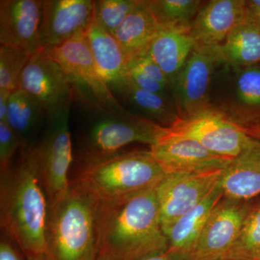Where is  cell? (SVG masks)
<instances>
[{
  "mask_svg": "<svg viewBox=\"0 0 260 260\" xmlns=\"http://www.w3.org/2000/svg\"><path fill=\"white\" fill-rule=\"evenodd\" d=\"M18 88L40 104L47 116L71 107L76 98L74 85L63 67L42 50L30 57Z\"/></svg>",
  "mask_w": 260,
  "mask_h": 260,
  "instance_id": "9c48e42d",
  "label": "cell"
},
{
  "mask_svg": "<svg viewBox=\"0 0 260 260\" xmlns=\"http://www.w3.org/2000/svg\"><path fill=\"white\" fill-rule=\"evenodd\" d=\"M254 200L223 196L214 208L199 239L181 260H220L232 247Z\"/></svg>",
  "mask_w": 260,
  "mask_h": 260,
  "instance_id": "7c38bea8",
  "label": "cell"
},
{
  "mask_svg": "<svg viewBox=\"0 0 260 260\" xmlns=\"http://www.w3.org/2000/svg\"><path fill=\"white\" fill-rule=\"evenodd\" d=\"M167 128L174 134L196 140L210 151L230 158L237 156L251 138L235 121L212 108L179 118Z\"/></svg>",
  "mask_w": 260,
  "mask_h": 260,
  "instance_id": "30bf717a",
  "label": "cell"
},
{
  "mask_svg": "<svg viewBox=\"0 0 260 260\" xmlns=\"http://www.w3.org/2000/svg\"><path fill=\"white\" fill-rule=\"evenodd\" d=\"M93 14L92 0H44L42 49L59 47L86 34Z\"/></svg>",
  "mask_w": 260,
  "mask_h": 260,
  "instance_id": "9a60e30c",
  "label": "cell"
},
{
  "mask_svg": "<svg viewBox=\"0 0 260 260\" xmlns=\"http://www.w3.org/2000/svg\"><path fill=\"white\" fill-rule=\"evenodd\" d=\"M44 0L0 1V44L32 54L42 50Z\"/></svg>",
  "mask_w": 260,
  "mask_h": 260,
  "instance_id": "5bb4252c",
  "label": "cell"
},
{
  "mask_svg": "<svg viewBox=\"0 0 260 260\" xmlns=\"http://www.w3.org/2000/svg\"><path fill=\"white\" fill-rule=\"evenodd\" d=\"M150 150L167 175L223 170L232 159L210 151L196 140L174 134L167 127Z\"/></svg>",
  "mask_w": 260,
  "mask_h": 260,
  "instance_id": "4fadbf2b",
  "label": "cell"
},
{
  "mask_svg": "<svg viewBox=\"0 0 260 260\" xmlns=\"http://www.w3.org/2000/svg\"><path fill=\"white\" fill-rule=\"evenodd\" d=\"M109 87L121 105L124 103L139 113L141 117L164 127H170L179 119L177 109L168 100L167 95L138 88L126 75Z\"/></svg>",
  "mask_w": 260,
  "mask_h": 260,
  "instance_id": "d6986e66",
  "label": "cell"
},
{
  "mask_svg": "<svg viewBox=\"0 0 260 260\" xmlns=\"http://www.w3.org/2000/svg\"><path fill=\"white\" fill-rule=\"evenodd\" d=\"M248 4L252 5L255 8H260V0H252V1H247Z\"/></svg>",
  "mask_w": 260,
  "mask_h": 260,
  "instance_id": "8d00e7d4",
  "label": "cell"
},
{
  "mask_svg": "<svg viewBox=\"0 0 260 260\" xmlns=\"http://www.w3.org/2000/svg\"><path fill=\"white\" fill-rule=\"evenodd\" d=\"M78 161L77 175L72 181L99 201L156 189L167 175L150 149L122 150Z\"/></svg>",
  "mask_w": 260,
  "mask_h": 260,
  "instance_id": "3957f363",
  "label": "cell"
},
{
  "mask_svg": "<svg viewBox=\"0 0 260 260\" xmlns=\"http://www.w3.org/2000/svg\"><path fill=\"white\" fill-rule=\"evenodd\" d=\"M88 104L93 114L80 135L79 160L111 155L134 143L150 147L165 133L167 127L126 109L110 111Z\"/></svg>",
  "mask_w": 260,
  "mask_h": 260,
  "instance_id": "5b68a950",
  "label": "cell"
},
{
  "mask_svg": "<svg viewBox=\"0 0 260 260\" xmlns=\"http://www.w3.org/2000/svg\"><path fill=\"white\" fill-rule=\"evenodd\" d=\"M125 75L129 78L130 81L134 84L135 86L142 89V90H146V91L166 95L167 90L170 88L167 85H162V84L151 79L144 73L133 66H127Z\"/></svg>",
  "mask_w": 260,
  "mask_h": 260,
  "instance_id": "1f68e13d",
  "label": "cell"
},
{
  "mask_svg": "<svg viewBox=\"0 0 260 260\" xmlns=\"http://www.w3.org/2000/svg\"><path fill=\"white\" fill-rule=\"evenodd\" d=\"M140 0H96L94 1L93 20L97 25L114 37L121 23L136 8Z\"/></svg>",
  "mask_w": 260,
  "mask_h": 260,
  "instance_id": "83f0119b",
  "label": "cell"
},
{
  "mask_svg": "<svg viewBox=\"0 0 260 260\" xmlns=\"http://www.w3.org/2000/svg\"><path fill=\"white\" fill-rule=\"evenodd\" d=\"M246 3H247V1H246ZM246 17L256 24L260 28V8H255L247 3Z\"/></svg>",
  "mask_w": 260,
  "mask_h": 260,
  "instance_id": "e575fe53",
  "label": "cell"
},
{
  "mask_svg": "<svg viewBox=\"0 0 260 260\" xmlns=\"http://www.w3.org/2000/svg\"><path fill=\"white\" fill-rule=\"evenodd\" d=\"M0 260H22L13 244L5 238L0 242Z\"/></svg>",
  "mask_w": 260,
  "mask_h": 260,
  "instance_id": "d6a6232c",
  "label": "cell"
},
{
  "mask_svg": "<svg viewBox=\"0 0 260 260\" xmlns=\"http://www.w3.org/2000/svg\"><path fill=\"white\" fill-rule=\"evenodd\" d=\"M250 135L253 138H260V130H251Z\"/></svg>",
  "mask_w": 260,
  "mask_h": 260,
  "instance_id": "74e56055",
  "label": "cell"
},
{
  "mask_svg": "<svg viewBox=\"0 0 260 260\" xmlns=\"http://www.w3.org/2000/svg\"><path fill=\"white\" fill-rule=\"evenodd\" d=\"M245 129L246 131H249V130H260V124L249 126V127L246 128Z\"/></svg>",
  "mask_w": 260,
  "mask_h": 260,
  "instance_id": "f35d334b",
  "label": "cell"
},
{
  "mask_svg": "<svg viewBox=\"0 0 260 260\" xmlns=\"http://www.w3.org/2000/svg\"><path fill=\"white\" fill-rule=\"evenodd\" d=\"M11 93H0V122H7L8 100Z\"/></svg>",
  "mask_w": 260,
  "mask_h": 260,
  "instance_id": "836d02e7",
  "label": "cell"
},
{
  "mask_svg": "<svg viewBox=\"0 0 260 260\" xmlns=\"http://www.w3.org/2000/svg\"><path fill=\"white\" fill-rule=\"evenodd\" d=\"M260 250V199L254 200L232 247L220 260H254Z\"/></svg>",
  "mask_w": 260,
  "mask_h": 260,
  "instance_id": "484cf974",
  "label": "cell"
},
{
  "mask_svg": "<svg viewBox=\"0 0 260 260\" xmlns=\"http://www.w3.org/2000/svg\"><path fill=\"white\" fill-rule=\"evenodd\" d=\"M95 260H107L104 259V258L100 257V256H98L97 259Z\"/></svg>",
  "mask_w": 260,
  "mask_h": 260,
  "instance_id": "60d3db41",
  "label": "cell"
},
{
  "mask_svg": "<svg viewBox=\"0 0 260 260\" xmlns=\"http://www.w3.org/2000/svg\"><path fill=\"white\" fill-rule=\"evenodd\" d=\"M220 182L200 204L188 211L167 233L169 247L165 253L174 260H181L199 239L210 214L223 198Z\"/></svg>",
  "mask_w": 260,
  "mask_h": 260,
  "instance_id": "ac0fdd59",
  "label": "cell"
},
{
  "mask_svg": "<svg viewBox=\"0 0 260 260\" xmlns=\"http://www.w3.org/2000/svg\"><path fill=\"white\" fill-rule=\"evenodd\" d=\"M160 28L147 1L140 0L138 6L126 17L114 35L125 54L128 64L146 54Z\"/></svg>",
  "mask_w": 260,
  "mask_h": 260,
  "instance_id": "ffe728a7",
  "label": "cell"
},
{
  "mask_svg": "<svg viewBox=\"0 0 260 260\" xmlns=\"http://www.w3.org/2000/svg\"><path fill=\"white\" fill-rule=\"evenodd\" d=\"M223 170L169 174L164 178L155 189L166 235L182 215L200 204L218 185Z\"/></svg>",
  "mask_w": 260,
  "mask_h": 260,
  "instance_id": "8fae6325",
  "label": "cell"
},
{
  "mask_svg": "<svg viewBox=\"0 0 260 260\" xmlns=\"http://www.w3.org/2000/svg\"><path fill=\"white\" fill-rule=\"evenodd\" d=\"M47 114L40 104L21 89L10 94L7 122L18 135L23 148L32 146L47 121Z\"/></svg>",
  "mask_w": 260,
  "mask_h": 260,
  "instance_id": "603a6c76",
  "label": "cell"
},
{
  "mask_svg": "<svg viewBox=\"0 0 260 260\" xmlns=\"http://www.w3.org/2000/svg\"><path fill=\"white\" fill-rule=\"evenodd\" d=\"M223 61L234 66H250L260 61V28L246 17L220 47Z\"/></svg>",
  "mask_w": 260,
  "mask_h": 260,
  "instance_id": "cb8c5ba5",
  "label": "cell"
},
{
  "mask_svg": "<svg viewBox=\"0 0 260 260\" xmlns=\"http://www.w3.org/2000/svg\"><path fill=\"white\" fill-rule=\"evenodd\" d=\"M221 61L220 47L195 44L171 86L179 118L188 117L211 108L210 81L214 69Z\"/></svg>",
  "mask_w": 260,
  "mask_h": 260,
  "instance_id": "ba28073f",
  "label": "cell"
},
{
  "mask_svg": "<svg viewBox=\"0 0 260 260\" xmlns=\"http://www.w3.org/2000/svg\"><path fill=\"white\" fill-rule=\"evenodd\" d=\"M127 66L134 67L149 78L162 84V85H167L169 88L172 86V83L165 73L147 54L130 61Z\"/></svg>",
  "mask_w": 260,
  "mask_h": 260,
  "instance_id": "4dcf8cb0",
  "label": "cell"
},
{
  "mask_svg": "<svg viewBox=\"0 0 260 260\" xmlns=\"http://www.w3.org/2000/svg\"><path fill=\"white\" fill-rule=\"evenodd\" d=\"M238 96L251 107H260V68H246L237 78Z\"/></svg>",
  "mask_w": 260,
  "mask_h": 260,
  "instance_id": "f1b7e54d",
  "label": "cell"
},
{
  "mask_svg": "<svg viewBox=\"0 0 260 260\" xmlns=\"http://www.w3.org/2000/svg\"><path fill=\"white\" fill-rule=\"evenodd\" d=\"M143 260H174L172 258L168 256L166 254H158V255H155L150 256V257L146 258Z\"/></svg>",
  "mask_w": 260,
  "mask_h": 260,
  "instance_id": "d590c367",
  "label": "cell"
},
{
  "mask_svg": "<svg viewBox=\"0 0 260 260\" xmlns=\"http://www.w3.org/2000/svg\"><path fill=\"white\" fill-rule=\"evenodd\" d=\"M42 51L63 67L74 85L76 99L107 110H125L99 73L85 34Z\"/></svg>",
  "mask_w": 260,
  "mask_h": 260,
  "instance_id": "52a82bcc",
  "label": "cell"
},
{
  "mask_svg": "<svg viewBox=\"0 0 260 260\" xmlns=\"http://www.w3.org/2000/svg\"><path fill=\"white\" fill-rule=\"evenodd\" d=\"M254 260H260V250L259 252H258L257 255H256L255 259Z\"/></svg>",
  "mask_w": 260,
  "mask_h": 260,
  "instance_id": "ab89813d",
  "label": "cell"
},
{
  "mask_svg": "<svg viewBox=\"0 0 260 260\" xmlns=\"http://www.w3.org/2000/svg\"><path fill=\"white\" fill-rule=\"evenodd\" d=\"M31 54L23 49L0 44V93H11L19 82Z\"/></svg>",
  "mask_w": 260,
  "mask_h": 260,
  "instance_id": "4316f807",
  "label": "cell"
},
{
  "mask_svg": "<svg viewBox=\"0 0 260 260\" xmlns=\"http://www.w3.org/2000/svg\"><path fill=\"white\" fill-rule=\"evenodd\" d=\"M98 241V256L107 260H143L165 254L169 240L156 189L100 201Z\"/></svg>",
  "mask_w": 260,
  "mask_h": 260,
  "instance_id": "7a4b0ae2",
  "label": "cell"
},
{
  "mask_svg": "<svg viewBox=\"0 0 260 260\" xmlns=\"http://www.w3.org/2000/svg\"><path fill=\"white\" fill-rule=\"evenodd\" d=\"M147 4L160 27L190 30L202 8L199 0H148Z\"/></svg>",
  "mask_w": 260,
  "mask_h": 260,
  "instance_id": "d4e9b609",
  "label": "cell"
},
{
  "mask_svg": "<svg viewBox=\"0 0 260 260\" xmlns=\"http://www.w3.org/2000/svg\"><path fill=\"white\" fill-rule=\"evenodd\" d=\"M100 201L70 181L69 190L49 209L46 260H95Z\"/></svg>",
  "mask_w": 260,
  "mask_h": 260,
  "instance_id": "277c9868",
  "label": "cell"
},
{
  "mask_svg": "<svg viewBox=\"0 0 260 260\" xmlns=\"http://www.w3.org/2000/svg\"><path fill=\"white\" fill-rule=\"evenodd\" d=\"M195 44L190 30L160 27L146 54L158 65L172 84Z\"/></svg>",
  "mask_w": 260,
  "mask_h": 260,
  "instance_id": "44dd1931",
  "label": "cell"
},
{
  "mask_svg": "<svg viewBox=\"0 0 260 260\" xmlns=\"http://www.w3.org/2000/svg\"><path fill=\"white\" fill-rule=\"evenodd\" d=\"M98 70L108 86L126 75L128 61L115 38L93 20L85 34Z\"/></svg>",
  "mask_w": 260,
  "mask_h": 260,
  "instance_id": "7402d4cb",
  "label": "cell"
},
{
  "mask_svg": "<svg viewBox=\"0 0 260 260\" xmlns=\"http://www.w3.org/2000/svg\"><path fill=\"white\" fill-rule=\"evenodd\" d=\"M22 148L21 140L13 128L8 122H0V171L13 164Z\"/></svg>",
  "mask_w": 260,
  "mask_h": 260,
  "instance_id": "f546056e",
  "label": "cell"
},
{
  "mask_svg": "<svg viewBox=\"0 0 260 260\" xmlns=\"http://www.w3.org/2000/svg\"><path fill=\"white\" fill-rule=\"evenodd\" d=\"M220 185L225 198L251 200L259 196L260 140L251 137L223 169Z\"/></svg>",
  "mask_w": 260,
  "mask_h": 260,
  "instance_id": "e0dca14e",
  "label": "cell"
},
{
  "mask_svg": "<svg viewBox=\"0 0 260 260\" xmlns=\"http://www.w3.org/2000/svg\"><path fill=\"white\" fill-rule=\"evenodd\" d=\"M26 260H46V259H26Z\"/></svg>",
  "mask_w": 260,
  "mask_h": 260,
  "instance_id": "b9f144b4",
  "label": "cell"
},
{
  "mask_svg": "<svg viewBox=\"0 0 260 260\" xmlns=\"http://www.w3.org/2000/svg\"><path fill=\"white\" fill-rule=\"evenodd\" d=\"M247 13L244 0H212L202 6L191 23L190 34L196 44L220 47Z\"/></svg>",
  "mask_w": 260,
  "mask_h": 260,
  "instance_id": "2e32d148",
  "label": "cell"
},
{
  "mask_svg": "<svg viewBox=\"0 0 260 260\" xmlns=\"http://www.w3.org/2000/svg\"><path fill=\"white\" fill-rule=\"evenodd\" d=\"M36 145V144H35ZM35 145L0 171V223L26 259H47L49 203L43 187Z\"/></svg>",
  "mask_w": 260,
  "mask_h": 260,
  "instance_id": "6da1fadb",
  "label": "cell"
},
{
  "mask_svg": "<svg viewBox=\"0 0 260 260\" xmlns=\"http://www.w3.org/2000/svg\"><path fill=\"white\" fill-rule=\"evenodd\" d=\"M48 115L44 136L35 145L38 166L49 209L60 202L69 190V172L73 161L70 131V109Z\"/></svg>",
  "mask_w": 260,
  "mask_h": 260,
  "instance_id": "8992f818",
  "label": "cell"
}]
</instances>
